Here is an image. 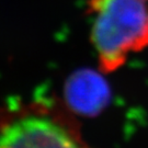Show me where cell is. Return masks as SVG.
<instances>
[{"mask_svg": "<svg viewBox=\"0 0 148 148\" xmlns=\"http://www.w3.org/2000/svg\"><path fill=\"white\" fill-rule=\"evenodd\" d=\"M91 42L102 73H113L148 47V0H89Z\"/></svg>", "mask_w": 148, "mask_h": 148, "instance_id": "1", "label": "cell"}, {"mask_svg": "<svg viewBox=\"0 0 148 148\" xmlns=\"http://www.w3.org/2000/svg\"><path fill=\"white\" fill-rule=\"evenodd\" d=\"M0 148H89L79 136L54 119L27 115L0 132Z\"/></svg>", "mask_w": 148, "mask_h": 148, "instance_id": "2", "label": "cell"}, {"mask_svg": "<svg viewBox=\"0 0 148 148\" xmlns=\"http://www.w3.org/2000/svg\"><path fill=\"white\" fill-rule=\"evenodd\" d=\"M108 98L106 82L90 70H79L65 85V99L75 112L92 115L101 110Z\"/></svg>", "mask_w": 148, "mask_h": 148, "instance_id": "3", "label": "cell"}]
</instances>
